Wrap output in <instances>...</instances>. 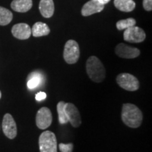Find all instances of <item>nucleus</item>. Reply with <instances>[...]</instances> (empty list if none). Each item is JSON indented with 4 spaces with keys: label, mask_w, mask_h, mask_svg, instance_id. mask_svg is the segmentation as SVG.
I'll return each mask as SVG.
<instances>
[{
    "label": "nucleus",
    "mask_w": 152,
    "mask_h": 152,
    "mask_svg": "<svg viewBox=\"0 0 152 152\" xmlns=\"http://www.w3.org/2000/svg\"><path fill=\"white\" fill-rule=\"evenodd\" d=\"M121 118L127 126L137 128L142 125L143 114L141 110L134 104L126 103L123 105Z\"/></svg>",
    "instance_id": "nucleus-1"
},
{
    "label": "nucleus",
    "mask_w": 152,
    "mask_h": 152,
    "mask_svg": "<svg viewBox=\"0 0 152 152\" xmlns=\"http://www.w3.org/2000/svg\"><path fill=\"white\" fill-rule=\"evenodd\" d=\"M86 71L89 77L95 83H102L106 77V70L96 56L89 57L86 62Z\"/></svg>",
    "instance_id": "nucleus-2"
},
{
    "label": "nucleus",
    "mask_w": 152,
    "mask_h": 152,
    "mask_svg": "<svg viewBox=\"0 0 152 152\" xmlns=\"http://www.w3.org/2000/svg\"><path fill=\"white\" fill-rule=\"evenodd\" d=\"M39 147L40 152H57V140L54 132L45 131L39 137Z\"/></svg>",
    "instance_id": "nucleus-3"
},
{
    "label": "nucleus",
    "mask_w": 152,
    "mask_h": 152,
    "mask_svg": "<svg viewBox=\"0 0 152 152\" xmlns=\"http://www.w3.org/2000/svg\"><path fill=\"white\" fill-rule=\"evenodd\" d=\"M80 47L77 42L73 39L66 42L64 50V58L68 64H76L80 58Z\"/></svg>",
    "instance_id": "nucleus-4"
},
{
    "label": "nucleus",
    "mask_w": 152,
    "mask_h": 152,
    "mask_svg": "<svg viewBox=\"0 0 152 152\" xmlns=\"http://www.w3.org/2000/svg\"><path fill=\"white\" fill-rule=\"evenodd\" d=\"M116 83L121 88L127 91L134 92L140 87V82L135 76L130 73H121L117 76Z\"/></svg>",
    "instance_id": "nucleus-5"
},
{
    "label": "nucleus",
    "mask_w": 152,
    "mask_h": 152,
    "mask_svg": "<svg viewBox=\"0 0 152 152\" xmlns=\"http://www.w3.org/2000/svg\"><path fill=\"white\" fill-rule=\"evenodd\" d=\"M123 38L125 41L128 42L140 43L145 39L146 34L143 29L134 26L125 30Z\"/></svg>",
    "instance_id": "nucleus-6"
},
{
    "label": "nucleus",
    "mask_w": 152,
    "mask_h": 152,
    "mask_svg": "<svg viewBox=\"0 0 152 152\" xmlns=\"http://www.w3.org/2000/svg\"><path fill=\"white\" fill-rule=\"evenodd\" d=\"M52 123V113L47 107L39 109L36 115V125L41 130H45L50 126Z\"/></svg>",
    "instance_id": "nucleus-7"
},
{
    "label": "nucleus",
    "mask_w": 152,
    "mask_h": 152,
    "mask_svg": "<svg viewBox=\"0 0 152 152\" xmlns=\"http://www.w3.org/2000/svg\"><path fill=\"white\" fill-rule=\"evenodd\" d=\"M2 130L6 137L13 140L17 135V126L14 118L10 113H6L3 118Z\"/></svg>",
    "instance_id": "nucleus-8"
},
{
    "label": "nucleus",
    "mask_w": 152,
    "mask_h": 152,
    "mask_svg": "<svg viewBox=\"0 0 152 152\" xmlns=\"http://www.w3.org/2000/svg\"><path fill=\"white\" fill-rule=\"evenodd\" d=\"M115 53L123 58H134L140 56V51L137 48L128 46L124 43H120L115 47Z\"/></svg>",
    "instance_id": "nucleus-9"
},
{
    "label": "nucleus",
    "mask_w": 152,
    "mask_h": 152,
    "mask_svg": "<svg viewBox=\"0 0 152 152\" xmlns=\"http://www.w3.org/2000/svg\"><path fill=\"white\" fill-rule=\"evenodd\" d=\"M65 110L68 122L73 128H78L82 123L80 113L77 108L72 103H66Z\"/></svg>",
    "instance_id": "nucleus-10"
},
{
    "label": "nucleus",
    "mask_w": 152,
    "mask_h": 152,
    "mask_svg": "<svg viewBox=\"0 0 152 152\" xmlns=\"http://www.w3.org/2000/svg\"><path fill=\"white\" fill-rule=\"evenodd\" d=\"M11 33L18 39H27L31 35V28L29 25L23 23H18L13 26Z\"/></svg>",
    "instance_id": "nucleus-11"
},
{
    "label": "nucleus",
    "mask_w": 152,
    "mask_h": 152,
    "mask_svg": "<svg viewBox=\"0 0 152 152\" xmlns=\"http://www.w3.org/2000/svg\"><path fill=\"white\" fill-rule=\"evenodd\" d=\"M104 9V4H102L95 0H90L85 3L81 10V14L83 16H89L91 15L100 13Z\"/></svg>",
    "instance_id": "nucleus-12"
},
{
    "label": "nucleus",
    "mask_w": 152,
    "mask_h": 152,
    "mask_svg": "<svg viewBox=\"0 0 152 152\" xmlns=\"http://www.w3.org/2000/svg\"><path fill=\"white\" fill-rule=\"evenodd\" d=\"M39 9L42 16L49 18L53 16L54 12V4L53 0H40Z\"/></svg>",
    "instance_id": "nucleus-13"
},
{
    "label": "nucleus",
    "mask_w": 152,
    "mask_h": 152,
    "mask_svg": "<svg viewBox=\"0 0 152 152\" xmlns=\"http://www.w3.org/2000/svg\"><path fill=\"white\" fill-rule=\"evenodd\" d=\"M33 7L32 0H13L11 7L16 12L26 13Z\"/></svg>",
    "instance_id": "nucleus-14"
},
{
    "label": "nucleus",
    "mask_w": 152,
    "mask_h": 152,
    "mask_svg": "<svg viewBox=\"0 0 152 152\" xmlns=\"http://www.w3.org/2000/svg\"><path fill=\"white\" fill-rule=\"evenodd\" d=\"M49 33H50V29L49 26L42 22L35 23L31 28V34L35 37L48 35Z\"/></svg>",
    "instance_id": "nucleus-15"
},
{
    "label": "nucleus",
    "mask_w": 152,
    "mask_h": 152,
    "mask_svg": "<svg viewBox=\"0 0 152 152\" xmlns=\"http://www.w3.org/2000/svg\"><path fill=\"white\" fill-rule=\"evenodd\" d=\"M115 8L123 12H130L134 10L136 4L133 0H114Z\"/></svg>",
    "instance_id": "nucleus-16"
},
{
    "label": "nucleus",
    "mask_w": 152,
    "mask_h": 152,
    "mask_svg": "<svg viewBox=\"0 0 152 152\" xmlns=\"http://www.w3.org/2000/svg\"><path fill=\"white\" fill-rule=\"evenodd\" d=\"M43 75L38 71L31 73L28 77L27 86L30 90H33L42 83Z\"/></svg>",
    "instance_id": "nucleus-17"
},
{
    "label": "nucleus",
    "mask_w": 152,
    "mask_h": 152,
    "mask_svg": "<svg viewBox=\"0 0 152 152\" xmlns=\"http://www.w3.org/2000/svg\"><path fill=\"white\" fill-rule=\"evenodd\" d=\"M13 19V14L9 9L0 7V26H7Z\"/></svg>",
    "instance_id": "nucleus-18"
},
{
    "label": "nucleus",
    "mask_w": 152,
    "mask_h": 152,
    "mask_svg": "<svg viewBox=\"0 0 152 152\" xmlns=\"http://www.w3.org/2000/svg\"><path fill=\"white\" fill-rule=\"evenodd\" d=\"M65 104L64 102H59L57 104V113L58 115V122L60 124H66L68 122L67 115H66L65 110Z\"/></svg>",
    "instance_id": "nucleus-19"
},
{
    "label": "nucleus",
    "mask_w": 152,
    "mask_h": 152,
    "mask_svg": "<svg viewBox=\"0 0 152 152\" xmlns=\"http://www.w3.org/2000/svg\"><path fill=\"white\" fill-rule=\"evenodd\" d=\"M136 25L135 19L132 18H129L124 20H118L116 23V28L118 30H125L127 28H129L132 26H134Z\"/></svg>",
    "instance_id": "nucleus-20"
},
{
    "label": "nucleus",
    "mask_w": 152,
    "mask_h": 152,
    "mask_svg": "<svg viewBox=\"0 0 152 152\" xmlns=\"http://www.w3.org/2000/svg\"><path fill=\"white\" fill-rule=\"evenodd\" d=\"M58 148L61 152H72L73 149V144L72 143H61L58 145Z\"/></svg>",
    "instance_id": "nucleus-21"
},
{
    "label": "nucleus",
    "mask_w": 152,
    "mask_h": 152,
    "mask_svg": "<svg viewBox=\"0 0 152 152\" xmlns=\"http://www.w3.org/2000/svg\"><path fill=\"white\" fill-rule=\"evenodd\" d=\"M143 7L146 11L152 10V0H143Z\"/></svg>",
    "instance_id": "nucleus-22"
},
{
    "label": "nucleus",
    "mask_w": 152,
    "mask_h": 152,
    "mask_svg": "<svg viewBox=\"0 0 152 152\" xmlns=\"http://www.w3.org/2000/svg\"><path fill=\"white\" fill-rule=\"evenodd\" d=\"M46 97L47 94L44 92H39L35 95V99L37 100V102H41V101L45 99Z\"/></svg>",
    "instance_id": "nucleus-23"
},
{
    "label": "nucleus",
    "mask_w": 152,
    "mask_h": 152,
    "mask_svg": "<svg viewBox=\"0 0 152 152\" xmlns=\"http://www.w3.org/2000/svg\"><path fill=\"white\" fill-rule=\"evenodd\" d=\"M95 1H98V2L102 4H106L109 3L111 0H95Z\"/></svg>",
    "instance_id": "nucleus-24"
},
{
    "label": "nucleus",
    "mask_w": 152,
    "mask_h": 152,
    "mask_svg": "<svg viewBox=\"0 0 152 152\" xmlns=\"http://www.w3.org/2000/svg\"><path fill=\"white\" fill-rule=\"evenodd\" d=\"M1 91H0V99H1Z\"/></svg>",
    "instance_id": "nucleus-25"
}]
</instances>
